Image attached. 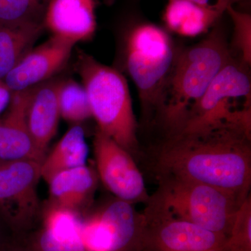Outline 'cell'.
Returning <instances> with one entry per match:
<instances>
[{"mask_svg": "<svg viewBox=\"0 0 251 251\" xmlns=\"http://www.w3.org/2000/svg\"><path fill=\"white\" fill-rule=\"evenodd\" d=\"M251 106L208 125L165 133L142 152L154 179L175 176L214 186L241 204L251 196Z\"/></svg>", "mask_w": 251, "mask_h": 251, "instance_id": "6da1fadb", "label": "cell"}, {"mask_svg": "<svg viewBox=\"0 0 251 251\" xmlns=\"http://www.w3.org/2000/svg\"><path fill=\"white\" fill-rule=\"evenodd\" d=\"M232 58L226 36L214 29L201 42L176 54L163 96L158 121L165 133L183 125L190 107Z\"/></svg>", "mask_w": 251, "mask_h": 251, "instance_id": "7a4b0ae2", "label": "cell"}, {"mask_svg": "<svg viewBox=\"0 0 251 251\" xmlns=\"http://www.w3.org/2000/svg\"><path fill=\"white\" fill-rule=\"evenodd\" d=\"M76 72L82 80L97 129L125 149L139 161L141 150L138 124L128 83L113 68L84 52L77 54Z\"/></svg>", "mask_w": 251, "mask_h": 251, "instance_id": "3957f363", "label": "cell"}, {"mask_svg": "<svg viewBox=\"0 0 251 251\" xmlns=\"http://www.w3.org/2000/svg\"><path fill=\"white\" fill-rule=\"evenodd\" d=\"M155 180L158 188L147 202L175 218L228 235L242 205L233 196L214 186L175 176Z\"/></svg>", "mask_w": 251, "mask_h": 251, "instance_id": "277c9868", "label": "cell"}, {"mask_svg": "<svg viewBox=\"0 0 251 251\" xmlns=\"http://www.w3.org/2000/svg\"><path fill=\"white\" fill-rule=\"evenodd\" d=\"M175 57L171 37L154 25L137 26L128 36L126 64L138 88L142 113L148 123L157 121L160 116Z\"/></svg>", "mask_w": 251, "mask_h": 251, "instance_id": "5b68a950", "label": "cell"}, {"mask_svg": "<svg viewBox=\"0 0 251 251\" xmlns=\"http://www.w3.org/2000/svg\"><path fill=\"white\" fill-rule=\"evenodd\" d=\"M145 229L143 213L113 196L84 214L80 238L86 251H143Z\"/></svg>", "mask_w": 251, "mask_h": 251, "instance_id": "8992f818", "label": "cell"}, {"mask_svg": "<svg viewBox=\"0 0 251 251\" xmlns=\"http://www.w3.org/2000/svg\"><path fill=\"white\" fill-rule=\"evenodd\" d=\"M40 179V162L0 163V217L15 237L39 227L42 209L37 192Z\"/></svg>", "mask_w": 251, "mask_h": 251, "instance_id": "52a82bcc", "label": "cell"}, {"mask_svg": "<svg viewBox=\"0 0 251 251\" xmlns=\"http://www.w3.org/2000/svg\"><path fill=\"white\" fill-rule=\"evenodd\" d=\"M143 251H221L226 236L211 232L145 203Z\"/></svg>", "mask_w": 251, "mask_h": 251, "instance_id": "ba28073f", "label": "cell"}, {"mask_svg": "<svg viewBox=\"0 0 251 251\" xmlns=\"http://www.w3.org/2000/svg\"><path fill=\"white\" fill-rule=\"evenodd\" d=\"M93 148L99 179L114 197L133 204L148 202L145 179L133 156L97 128Z\"/></svg>", "mask_w": 251, "mask_h": 251, "instance_id": "9c48e42d", "label": "cell"}, {"mask_svg": "<svg viewBox=\"0 0 251 251\" xmlns=\"http://www.w3.org/2000/svg\"><path fill=\"white\" fill-rule=\"evenodd\" d=\"M248 67L232 57L214 77L202 97L191 105L184 124L178 129L219 121L232 111L231 100L251 99V77Z\"/></svg>", "mask_w": 251, "mask_h": 251, "instance_id": "30bf717a", "label": "cell"}, {"mask_svg": "<svg viewBox=\"0 0 251 251\" xmlns=\"http://www.w3.org/2000/svg\"><path fill=\"white\" fill-rule=\"evenodd\" d=\"M74 46L52 36L31 49L3 80L12 92L27 90L46 82L66 65Z\"/></svg>", "mask_w": 251, "mask_h": 251, "instance_id": "8fae6325", "label": "cell"}, {"mask_svg": "<svg viewBox=\"0 0 251 251\" xmlns=\"http://www.w3.org/2000/svg\"><path fill=\"white\" fill-rule=\"evenodd\" d=\"M62 80L50 79L31 87L27 107V122L41 163L58 127L61 117L59 94Z\"/></svg>", "mask_w": 251, "mask_h": 251, "instance_id": "7c38bea8", "label": "cell"}, {"mask_svg": "<svg viewBox=\"0 0 251 251\" xmlns=\"http://www.w3.org/2000/svg\"><path fill=\"white\" fill-rule=\"evenodd\" d=\"M31 90V87L13 92L6 112L0 117V163L20 160L40 162L27 122Z\"/></svg>", "mask_w": 251, "mask_h": 251, "instance_id": "4fadbf2b", "label": "cell"}, {"mask_svg": "<svg viewBox=\"0 0 251 251\" xmlns=\"http://www.w3.org/2000/svg\"><path fill=\"white\" fill-rule=\"evenodd\" d=\"M44 25L52 36L75 45L89 40L97 28L94 0H49Z\"/></svg>", "mask_w": 251, "mask_h": 251, "instance_id": "5bb4252c", "label": "cell"}, {"mask_svg": "<svg viewBox=\"0 0 251 251\" xmlns=\"http://www.w3.org/2000/svg\"><path fill=\"white\" fill-rule=\"evenodd\" d=\"M98 179L97 172L87 165L61 172L48 182L49 200L84 215L93 206Z\"/></svg>", "mask_w": 251, "mask_h": 251, "instance_id": "9a60e30c", "label": "cell"}, {"mask_svg": "<svg viewBox=\"0 0 251 251\" xmlns=\"http://www.w3.org/2000/svg\"><path fill=\"white\" fill-rule=\"evenodd\" d=\"M222 14L216 8L189 0H168L163 18L172 31L193 37L207 31Z\"/></svg>", "mask_w": 251, "mask_h": 251, "instance_id": "2e32d148", "label": "cell"}, {"mask_svg": "<svg viewBox=\"0 0 251 251\" xmlns=\"http://www.w3.org/2000/svg\"><path fill=\"white\" fill-rule=\"evenodd\" d=\"M87 155L83 128L78 125L74 126L44 157L41 163V179L48 183L57 173L85 166Z\"/></svg>", "mask_w": 251, "mask_h": 251, "instance_id": "e0dca14e", "label": "cell"}, {"mask_svg": "<svg viewBox=\"0 0 251 251\" xmlns=\"http://www.w3.org/2000/svg\"><path fill=\"white\" fill-rule=\"evenodd\" d=\"M44 27L41 23L0 25V80L33 49Z\"/></svg>", "mask_w": 251, "mask_h": 251, "instance_id": "ac0fdd59", "label": "cell"}, {"mask_svg": "<svg viewBox=\"0 0 251 251\" xmlns=\"http://www.w3.org/2000/svg\"><path fill=\"white\" fill-rule=\"evenodd\" d=\"M83 215L48 200L43 203L40 227L58 239L80 237Z\"/></svg>", "mask_w": 251, "mask_h": 251, "instance_id": "d6986e66", "label": "cell"}, {"mask_svg": "<svg viewBox=\"0 0 251 251\" xmlns=\"http://www.w3.org/2000/svg\"><path fill=\"white\" fill-rule=\"evenodd\" d=\"M59 104L60 116L66 121L77 124L92 117L88 97L83 86L72 79L62 80Z\"/></svg>", "mask_w": 251, "mask_h": 251, "instance_id": "ffe728a7", "label": "cell"}, {"mask_svg": "<svg viewBox=\"0 0 251 251\" xmlns=\"http://www.w3.org/2000/svg\"><path fill=\"white\" fill-rule=\"evenodd\" d=\"M49 0H0V25L44 24Z\"/></svg>", "mask_w": 251, "mask_h": 251, "instance_id": "44dd1931", "label": "cell"}, {"mask_svg": "<svg viewBox=\"0 0 251 251\" xmlns=\"http://www.w3.org/2000/svg\"><path fill=\"white\" fill-rule=\"evenodd\" d=\"M221 251H251V196L239 206Z\"/></svg>", "mask_w": 251, "mask_h": 251, "instance_id": "7402d4cb", "label": "cell"}, {"mask_svg": "<svg viewBox=\"0 0 251 251\" xmlns=\"http://www.w3.org/2000/svg\"><path fill=\"white\" fill-rule=\"evenodd\" d=\"M16 238L29 251H86L80 237L58 239L40 226L23 237Z\"/></svg>", "mask_w": 251, "mask_h": 251, "instance_id": "603a6c76", "label": "cell"}, {"mask_svg": "<svg viewBox=\"0 0 251 251\" xmlns=\"http://www.w3.org/2000/svg\"><path fill=\"white\" fill-rule=\"evenodd\" d=\"M234 24V46L242 55V62L250 67L251 63V16L229 6L226 11Z\"/></svg>", "mask_w": 251, "mask_h": 251, "instance_id": "cb8c5ba5", "label": "cell"}, {"mask_svg": "<svg viewBox=\"0 0 251 251\" xmlns=\"http://www.w3.org/2000/svg\"><path fill=\"white\" fill-rule=\"evenodd\" d=\"M189 1L202 6L216 8L218 11L223 14L229 6H232L234 3L239 2L242 0H189Z\"/></svg>", "mask_w": 251, "mask_h": 251, "instance_id": "d4e9b609", "label": "cell"}, {"mask_svg": "<svg viewBox=\"0 0 251 251\" xmlns=\"http://www.w3.org/2000/svg\"><path fill=\"white\" fill-rule=\"evenodd\" d=\"M12 92L6 86L4 80H0V115L7 108Z\"/></svg>", "mask_w": 251, "mask_h": 251, "instance_id": "484cf974", "label": "cell"}, {"mask_svg": "<svg viewBox=\"0 0 251 251\" xmlns=\"http://www.w3.org/2000/svg\"><path fill=\"white\" fill-rule=\"evenodd\" d=\"M0 251H29L18 238L6 240L0 247Z\"/></svg>", "mask_w": 251, "mask_h": 251, "instance_id": "4316f807", "label": "cell"}, {"mask_svg": "<svg viewBox=\"0 0 251 251\" xmlns=\"http://www.w3.org/2000/svg\"><path fill=\"white\" fill-rule=\"evenodd\" d=\"M5 241L6 240H4V239H2V237H1V233H0V247H1V246L4 244Z\"/></svg>", "mask_w": 251, "mask_h": 251, "instance_id": "83f0119b", "label": "cell"}, {"mask_svg": "<svg viewBox=\"0 0 251 251\" xmlns=\"http://www.w3.org/2000/svg\"><path fill=\"white\" fill-rule=\"evenodd\" d=\"M242 1H244V0H242Z\"/></svg>", "mask_w": 251, "mask_h": 251, "instance_id": "f1b7e54d", "label": "cell"}]
</instances>
